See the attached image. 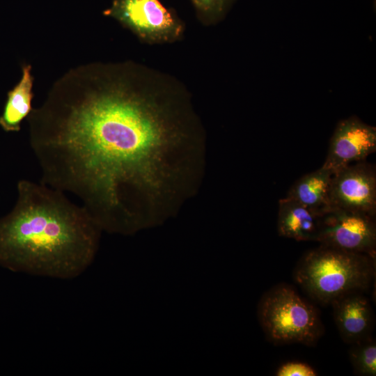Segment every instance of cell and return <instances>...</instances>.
I'll list each match as a JSON object with an SVG mask.
<instances>
[{
  "mask_svg": "<svg viewBox=\"0 0 376 376\" xmlns=\"http://www.w3.org/2000/svg\"><path fill=\"white\" fill-rule=\"evenodd\" d=\"M27 119L41 182L77 196L107 232L146 214L148 193L159 194L196 127L185 87L132 61L71 70Z\"/></svg>",
  "mask_w": 376,
  "mask_h": 376,
  "instance_id": "6da1fadb",
  "label": "cell"
},
{
  "mask_svg": "<svg viewBox=\"0 0 376 376\" xmlns=\"http://www.w3.org/2000/svg\"><path fill=\"white\" fill-rule=\"evenodd\" d=\"M17 194L13 208L0 217V265L61 279L82 274L102 231L84 207L41 182L20 180Z\"/></svg>",
  "mask_w": 376,
  "mask_h": 376,
  "instance_id": "7a4b0ae2",
  "label": "cell"
},
{
  "mask_svg": "<svg viewBox=\"0 0 376 376\" xmlns=\"http://www.w3.org/2000/svg\"><path fill=\"white\" fill-rule=\"evenodd\" d=\"M375 274V258L322 244L306 253L294 272L306 292L324 304L368 289Z\"/></svg>",
  "mask_w": 376,
  "mask_h": 376,
  "instance_id": "3957f363",
  "label": "cell"
},
{
  "mask_svg": "<svg viewBox=\"0 0 376 376\" xmlns=\"http://www.w3.org/2000/svg\"><path fill=\"white\" fill-rule=\"evenodd\" d=\"M260 324L275 344L314 345L324 332L317 309L287 285H278L262 297L258 307Z\"/></svg>",
  "mask_w": 376,
  "mask_h": 376,
  "instance_id": "277c9868",
  "label": "cell"
},
{
  "mask_svg": "<svg viewBox=\"0 0 376 376\" xmlns=\"http://www.w3.org/2000/svg\"><path fill=\"white\" fill-rule=\"evenodd\" d=\"M103 13L148 44L175 42L185 31L182 19L159 0H113Z\"/></svg>",
  "mask_w": 376,
  "mask_h": 376,
  "instance_id": "5b68a950",
  "label": "cell"
},
{
  "mask_svg": "<svg viewBox=\"0 0 376 376\" xmlns=\"http://www.w3.org/2000/svg\"><path fill=\"white\" fill-rule=\"evenodd\" d=\"M316 241L322 245L363 253L375 258V217L331 207L320 216Z\"/></svg>",
  "mask_w": 376,
  "mask_h": 376,
  "instance_id": "8992f818",
  "label": "cell"
},
{
  "mask_svg": "<svg viewBox=\"0 0 376 376\" xmlns=\"http://www.w3.org/2000/svg\"><path fill=\"white\" fill-rule=\"evenodd\" d=\"M330 207L363 213H376V170L374 165L359 162L335 172L329 190Z\"/></svg>",
  "mask_w": 376,
  "mask_h": 376,
  "instance_id": "52a82bcc",
  "label": "cell"
},
{
  "mask_svg": "<svg viewBox=\"0 0 376 376\" xmlns=\"http://www.w3.org/2000/svg\"><path fill=\"white\" fill-rule=\"evenodd\" d=\"M375 150V127L351 116L337 124L322 166L334 173L350 164L363 161Z\"/></svg>",
  "mask_w": 376,
  "mask_h": 376,
  "instance_id": "ba28073f",
  "label": "cell"
},
{
  "mask_svg": "<svg viewBox=\"0 0 376 376\" xmlns=\"http://www.w3.org/2000/svg\"><path fill=\"white\" fill-rule=\"evenodd\" d=\"M331 304L336 327L346 343L352 344L370 336L373 311L362 292L346 295Z\"/></svg>",
  "mask_w": 376,
  "mask_h": 376,
  "instance_id": "9c48e42d",
  "label": "cell"
},
{
  "mask_svg": "<svg viewBox=\"0 0 376 376\" xmlns=\"http://www.w3.org/2000/svg\"><path fill=\"white\" fill-rule=\"evenodd\" d=\"M320 216L294 199L281 198L279 201V235L297 241H316Z\"/></svg>",
  "mask_w": 376,
  "mask_h": 376,
  "instance_id": "30bf717a",
  "label": "cell"
},
{
  "mask_svg": "<svg viewBox=\"0 0 376 376\" xmlns=\"http://www.w3.org/2000/svg\"><path fill=\"white\" fill-rule=\"evenodd\" d=\"M333 174L331 171L322 166L299 178L292 185L286 197L322 215L331 208L329 190Z\"/></svg>",
  "mask_w": 376,
  "mask_h": 376,
  "instance_id": "8fae6325",
  "label": "cell"
},
{
  "mask_svg": "<svg viewBox=\"0 0 376 376\" xmlns=\"http://www.w3.org/2000/svg\"><path fill=\"white\" fill-rule=\"evenodd\" d=\"M19 81L9 91L0 116V126L6 132H17L23 120L33 110V83L31 66L24 65Z\"/></svg>",
  "mask_w": 376,
  "mask_h": 376,
  "instance_id": "7c38bea8",
  "label": "cell"
},
{
  "mask_svg": "<svg viewBox=\"0 0 376 376\" xmlns=\"http://www.w3.org/2000/svg\"><path fill=\"white\" fill-rule=\"evenodd\" d=\"M349 350L355 373L366 376L376 375V343L372 336L354 343Z\"/></svg>",
  "mask_w": 376,
  "mask_h": 376,
  "instance_id": "4fadbf2b",
  "label": "cell"
},
{
  "mask_svg": "<svg viewBox=\"0 0 376 376\" xmlns=\"http://www.w3.org/2000/svg\"><path fill=\"white\" fill-rule=\"evenodd\" d=\"M198 19L205 25L221 21L237 0H190Z\"/></svg>",
  "mask_w": 376,
  "mask_h": 376,
  "instance_id": "5bb4252c",
  "label": "cell"
},
{
  "mask_svg": "<svg viewBox=\"0 0 376 376\" xmlns=\"http://www.w3.org/2000/svg\"><path fill=\"white\" fill-rule=\"evenodd\" d=\"M277 376H315L316 371L306 363L288 361L282 364L276 370Z\"/></svg>",
  "mask_w": 376,
  "mask_h": 376,
  "instance_id": "9a60e30c",
  "label": "cell"
}]
</instances>
